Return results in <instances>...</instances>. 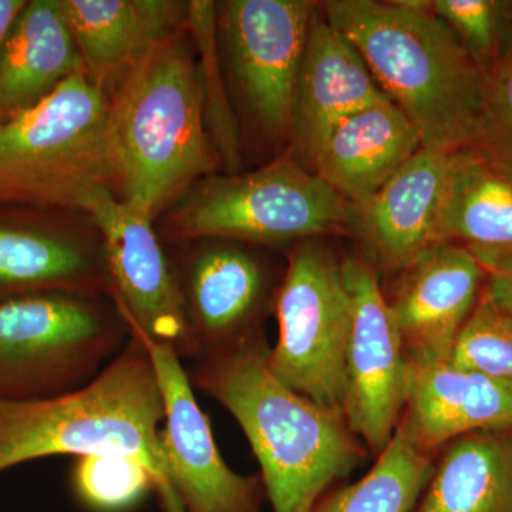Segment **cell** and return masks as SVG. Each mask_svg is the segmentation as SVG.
<instances>
[{
    "instance_id": "obj_1",
    "label": "cell",
    "mask_w": 512,
    "mask_h": 512,
    "mask_svg": "<svg viewBox=\"0 0 512 512\" xmlns=\"http://www.w3.org/2000/svg\"><path fill=\"white\" fill-rule=\"evenodd\" d=\"M264 330L195 360L192 387L221 404L247 437L274 512H313L366 460L345 417L296 393L269 366Z\"/></svg>"
},
{
    "instance_id": "obj_2",
    "label": "cell",
    "mask_w": 512,
    "mask_h": 512,
    "mask_svg": "<svg viewBox=\"0 0 512 512\" xmlns=\"http://www.w3.org/2000/svg\"><path fill=\"white\" fill-rule=\"evenodd\" d=\"M323 16L363 57L377 86L419 131L421 146L470 148L485 72L424 0H330Z\"/></svg>"
},
{
    "instance_id": "obj_3",
    "label": "cell",
    "mask_w": 512,
    "mask_h": 512,
    "mask_svg": "<svg viewBox=\"0 0 512 512\" xmlns=\"http://www.w3.org/2000/svg\"><path fill=\"white\" fill-rule=\"evenodd\" d=\"M164 400L141 339L73 392L49 399L0 402V474L52 456H124L143 463L163 512H185L160 446Z\"/></svg>"
},
{
    "instance_id": "obj_4",
    "label": "cell",
    "mask_w": 512,
    "mask_h": 512,
    "mask_svg": "<svg viewBox=\"0 0 512 512\" xmlns=\"http://www.w3.org/2000/svg\"><path fill=\"white\" fill-rule=\"evenodd\" d=\"M200 67L165 37L110 97L114 180L124 200L154 217L212 168Z\"/></svg>"
},
{
    "instance_id": "obj_5",
    "label": "cell",
    "mask_w": 512,
    "mask_h": 512,
    "mask_svg": "<svg viewBox=\"0 0 512 512\" xmlns=\"http://www.w3.org/2000/svg\"><path fill=\"white\" fill-rule=\"evenodd\" d=\"M110 96L77 73L0 123V202L80 208L114 180Z\"/></svg>"
},
{
    "instance_id": "obj_6",
    "label": "cell",
    "mask_w": 512,
    "mask_h": 512,
    "mask_svg": "<svg viewBox=\"0 0 512 512\" xmlns=\"http://www.w3.org/2000/svg\"><path fill=\"white\" fill-rule=\"evenodd\" d=\"M128 339L116 303L104 305L93 293L42 292L0 302V402L73 392L92 382Z\"/></svg>"
},
{
    "instance_id": "obj_7",
    "label": "cell",
    "mask_w": 512,
    "mask_h": 512,
    "mask_svg": "<svg viewBox=\"0 0 512 512\" xmlns=\"http://www.w3.org/2000/svg\"><path fill=\"white\" fill-rule=\"evenodd\" d=\"M352 205L291 156L247 174L215 177L174 215L181 238L289 244L348 231Z\"/></svg>"
},
{
    "instance_id": "obj_8",
    "label": "cell",
    "mask_w": 512,
    "mask_h": 512,
    "mask_svg": "<svg viewBox=\"0 0 512 512\" xmlns=\"http://www.w3.org/2000/svg\"><path fill=\"white\" fill-rule=\"evenodd\" d=\"M274 375L296 393L343 416L345 357L352 305L342 261L316 239L299 242L276 288Z\"/></svg>"
},
{
    "instance_id": "obj_9",
    "label": "cell",
    "mask_w": 512,
    "mask_h": 512,
    "mask_svg": "<svg viewBox=\"0 0 512 512\" xmlns=\"http://www.w3.org/2000/svg\"><path fill=\"white\" fill-rule=\"evenodd\" d=\"M342 272L352 305L343 416L357 439L379 456L402 420L412 362L375 266L350 256L343 259Z\"/></svg>"
},
{
    "instance_id": "obj_10",
    "label": "cell",
    "mask_w": 512,
    "mask_h": 512,
    "mask_svg": "<svg viewBox=\"0 0 512 512\" xmlns=\"http://www.w3.org/2000/svg\"><path fill=\"white\" fill-rule=\"evenodd\" d=\"M80 210L89 212L99 228L110 295L128 328L190 360L183 301L151 224L153 217L133 202L114 197L107 185L87 192Z\"/></svg>"
},
{
    "instance_id": "obj_11",
    "label": "cell",
    "mask_w": 512,
    "mask_h": 512,
    "mask_svg": "<svg viewBox=\"0 0 512 512\" xmlns=\"http://www.w3.org/2000/svg\"><path fill=\"white\" fill-rule=\"evenodd\" d=\"M130 332L144 343L156 369L165 410L160 446L184 511L264 512L261 476L238 474L225 463L181 357L171 346Z\"/></svg>"
},
{
    "instance_id": "obj_12",
    "label": "cell",
    "mask_w": 512,
    "mask_h": 512,
    "mask_svg": "<svg viewBox=\"0 0 512 512\" xmlns=\"http://www.w3.org/2000/svg\"><path fill=\"white\" fill-rule=\"evenodd\" d=\"M311 0H231L221 29L232 69L261 126L288 134L293 90L313 16Z\"/></svg>"
},
{
    "instance_id": "obj_13",
    "label": "cell",
    "mask_w": 512,
    "mask_h": 512,
    "mask_svg": "<svg viewBox=\"0 0 512 512\" xmlns=\"http://www.w3.org/2000/svg\"><path fill=\"white\" fill-rule=\"evenodd\" d=\"M183 301L191 359L214 355L261 328L271 298L264 262L234 241L218 242L188 256L174 274Z\"/></svg>"
},
{
    "instance_id": "obj_14",
    "label": "cell",
    "mask_w": 512,
    "mask_h": 512,
    "mask_svg": "<svg viewBox=\"0 0 512 512\" xmlns=\"http://www.w3.org/2000/svg\"><path fill=\"white\" fill-rule=\"evenodd\" d=\"M484 281L483 266L473 252L454 242L433 245L400 272L387 301L410 362L450 360Z\"/></svg>"
},
{
    "instance_id": "obj_15",
    "label": "cell",
    "mask_w": 512,
    "mask_h": 512,
    "mask_svg": "<svg viewBox=\"0 0 512 512\" xmlns=\"http://www.w3.org/2000/svg\"><path fill=\"white\" fill-rule=\"evenodd\" d=\"M384 100L389 99L356 47L316 10L293 90L289 156L312 171L320 147L339 124Z\"/></svg>"
},
{
    "instance_id": "obj_16",
    "label": "cell",
    "mask_w": 512,
    "mask_h": 512,
    "mask_svg": "<svg viewBox=\"0 0 512 512\" xmlns=\"http://www.w3.org/2000/svg\"><path fill=\"white\" fill-rule=\"evenodd\" d=\"M450 154L421 148L375 195L352 205L348 231L375 269L400 274L437 241Z\"/></svg>"
},
{
    "instance_id": "obj_17",
    "label": "cell",
    "mask_w": 512,
    "mask_h": 512,
    "mask_svg": "<svg viewBox=\"0 0 512 512\" xmlns=\"http://www.w3.org/2000/svg\"><path fill=\"white\" fill-rule=\"evenodd\" d=\"M400 426L414 446L431 456L467 434L512 429V386L450 360L412 363Z\"/></svg>"
},
{
    "instance_id": "obj_18",
    "label": "cell",
    "mask_w": 512,
    "mask_h": 512,
    "mask_svg": "<svg viewBox=\"0 0 512 512\" xmlns=\"http://www.w3.org/2000/svg\"><path fill=\"white\" fill-rule=\"evenodd\" d=\"M84 73L111 97L148 53L171 35L178 3L157 0H59Z\"/></svg>"
},
{
    "instance_id": "obj_19",
    "label": "cell",
    "mask_w": 512,
    "mask_h": 512,
    "mask_svg": "<svg viewBox=\"0 0 512 512\" xmlns=\"http://www.w3.org/2000/svg\"><path fill=\"white\" fill-rule=\"evenodd\" d=\"M423 148L417 128L390 100L343 121L326 138L312 171L350 205L369 200Z\"/></svg>"
},
{
    "instance_id": "obj_20",
    "label": "cell",
    "mask_w": 512,
    "mask_h": 512,
    "mask_svg": "<svg viewBox=\"0 0 512 512\" xmlns=\"http://www.w3.org/2000/svg\"><path fill=\"white\" fill-rule=\"evenodd\" d=\"M77 73H84L83 59L59 0L26 2L0 45V123Z\"/></svg>"
},
{
    "instance_id": "obj_21",
    "label": "cell",
    "mask_w": 512,
    "mask_h": 512,
    "mask_svg": "<svg viewBox=\"0 0 512 512\" xmlns=\"http://www.w3.org/2000/svg\"><path fill=\"white\" fill-rule=\"evenodd\" d=\"M437 241L512 248V170L471 148L448 156Z\"/></svg>"
},
{
    "instance_id": "obj_22",
    "label": "cell",
    "mask_w": 512,
    "mask_h": 512,
    "mask_svg": "<svg viewBox=\"0 0 512 512\" xmlns=\"http://www.w3.org/2000/svg\"><path fill=\"white\" fill-rule=\"evenodd\" d=\"M414 512H512V429L448 443Z\"/></svg>"
},
{
    "instance_id": "obj_23",
    "label": "cell",
    "mask_w": 512,
    "mask_h": 512,
    "mask_svg": "<svg viewBox=\"0 0 512 512\" xmlns=\"http://www.w3.org/2000/svg\"><path fill=\"white\" fill-rule=\"evenodd\" d=\"M110 292L104 255L37 229L0 225V302L33 293Z\"/></svg>"
},
{
    "instance_id": "obj_24",
    "label": "cell",
    "mask_w": 512,
    "mask_h": 512,
    "mask_svg": "<svg viewBox=\"0 0 512 512\" xmlns=\"http://www.w3.org/2000/svg\"><path fill=\"white\" fill-rule=\"evenodd\" d=\"M434 461L399 424L366 476L326 494L313 512H412L429 484Z\"/></svg>"
},
{
    "instance_id": "obj_25",
    "label": "cell",
    "mask_w": 512,
    "mask_h": 512,
    "mask_svg": "<svg viewBox=\"0 0 512 512\" xmlns=\"http://www.w3.org/2000/svg\"><path fill=\"white\" fill-rule=\"evenodd\" d=\"M72 487L80 503L96 512H124L154 491V480L133 457H79L72 470Z\"/></svg>"
},
{
    "instance_id": "obj_26",
    "label": "cell",
    "mask_w": 512,
    "mask_h": 512,
    "mask_svg": "<svg viewBox=\"0 0 512 512\" xmlns=\"http://www.w3.org/2000/svg\"><path fill=\"white\" fill-rule=\"evenodd\" d=\"M450 362L512 386V313L481 292L454 343Z\"/></svg>"
},
{
    "instance_id": "obj_27",
    "label": "cell",
    "mask_w": 512,
    "mask_h": 512,
    "mask_svg": "<svg viewBox=\"0 0 512 512\" xmlns=\"http://www.w3.org/2000/svg\"><path fill=\"white\" fill-rule=\"evenodd\" d=\"M431 10L484 72L512 45V2L434 0Z\"/></svg>"
},
{
    "instance_id": "obj_28",
    "label": "cell",
    "mask_w": 512,
    "mask_h": 512,
    "mask_svg": "<svg viewBox=\"0 0 512 512\" xmlns=\"http://www.w3.org/2000/svg\"><path fill=\"white\" fill-rule=\"evenodd\" d=\"M188 22L201 53V82L204 92L205 120L210 124L215 144L231 170L239 164L237 123L222 86L215 42V5L212 2H191Z\"/></svg>"
},
{
    "instance_id": "obj_29",
    "label": "cell",
    "mask_w": 512,
    "mask_h": 512,
    "mask_svg": "<svg viewBox=\"0 0 512 512\" xmlns=\"http://www.w3.org/2000/svg\"><path fill=\"white\" fill-rule=\"evenodd\" d=\"M471 150L512 170V45L485 70Z\"/></svg>"
},
{
    "instance_id": "obj_30",
    "label": "cell",
    "mask_w": 512,
    "mask_h": 512,
    "mask_svg": "<svg viewBox=\"0 0 512 512\" xmlns=\"http://www.w3.org/2000/svg\"><path fill=\"white\" fill-rule=\"evenodd\" d=\"M468 249L483 266L485 295L500 308L512 313V248Z\"/></svg>"
},
{
    "instance_id": "obj_31",
    "label": "cell",
    "mask_w": 512,
    "mask_h": 512,
    "mask_svg": "<svg viewBox=\"0 0 512 512\" xmlns=\"http://www.w3.org/2000/svg\"><path fill=\"white\" fill-rule=\"evenodd\" d=\"M26 5L25 0H0V45L9 32L13 20Z\"/></svg>"
}]
</instances>
